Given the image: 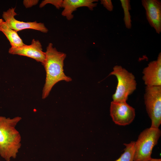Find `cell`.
<instances>
[{"instance_id": "cell-1", "label": "cell", "mask_w": 161, "mask_h": 161, "mask_svg": "<svg viewBox=\"0 0 161 161\" xmlns=\"http://www.w3.org/2000/svg\"><path fill=\"white\" fill-rule=\"evenodd\" d=\"M45 53L46 59L43 65L46 78L42 90L43 99L48 96L53 87L58 82L63 80L69 82L72 80L64 72V61L66 57V54L58 51L53 47L52 43H49Z\"/></svg>"}, {"instance_id": "cell-2", "label": "cell", "mask_w": 161, "mask_h": 161, "mask_svg": "<svg viewBox=\"0 0 161 161\" xmlns=\"http://www.w3.org/2000/svg\"><path fill=\"white\" fill-rule=\"evenodd\" d=\"M21 119L0 116V155L6 161L16 158L21 147V136L16 127Z\"/></svg>"}, {"instance_id": "cell-3", "label": "cell", "mask_w": 161, "mask_h": 161, "mask_svg": "<svg viewBox=\"0 0 161 161\" xmlns=\"http://www.w3.org/2000/svg\"><path fill=\"white\" fill-rule=\"evenodd\" d=\"M161 135L159 128L150 127L141 132L135 142L134 161L150 160L153 149L157 143Z\"/></svg>"}, {"instance_id": "cell-4", "label": "cell", "mask_w": 161, "mask_h": 161, "mask_svg": "<svg viewBox=\"0 0 161 161\" xmlns=\"http://www.w3.org/2000/svg\"><path fill=\"white\" fill-rule=\"evenodd\" d=\"M116 76L118 83L113 101H126L129 96L136 89L137 83L134 75L121 66L116 65L109 75Z\"/></svg>"}, {"instance_id": "cell-5", "label": "cell", "mask_w": 161, "mask_h": 161, "mask_svg": "<svg viewBox=\"0 0 161 161\" xmlns=\"http://www.w3.org/2000/svg\"><path fill=\"white\" fill-rule=\"evenodd\" d=\"M144 99L151 127L158 128L161 124V86H146Z\"/></svg>"}, {"instance_id": "cell-6", "label": "cell", "mask_w": 161, "mask_h": 161, "mask_svg": "<svg viewBox=\"0 0 161 161\" xmlns=\"http://www.w3.org/2000/svg\"><path fill=\"white\" fill-rule=\"evenodd\" d=\"M110 115L116 124L121 126L128 125L134 120L135 112L134 108L126 101H112L110 108Z\"/></svg>"}, {"instance_id": "cell-7", "label": "cell", "mask_w": 161, "mask_h": 161, "mask_svg": "<svg viewBox=\"0 0 161 161\" xmlns=\"http://www.w3.org/2000/svg\"><path fill=\"white\" fill-rule=\"evenodd\" d=\"M15 7L10 8L4 11L2 15L3 20L11 29L17 32L26 29H32L44 33L48 31L44 24L42 23L34 22H24L16 20L15 16L17 15L15 12Z\"/></svg>"}, {"instance_id": "cell-8", "label": "cell", "mask_w": 161, "mask_h": 161, "mask_svg": "<svg viewBox=\"0 0 161 161\" xmlns=\"http://www.w3.org/2000/svg\"><path fill=\"white\" fill-rule=\"evenodd\" d=\"M9 53L27 57L40 62L43 65L46 59L45 52L43 51L42 46L38 40L33 39L29 45L24 44L19 47H11L9 49Z\"/></svg>"}, {"instance_id": "cell-9", "label": "cell", "mask_w": 161, "mask_h": 161, "mask_svg": "<svg viewBox=\"0 0 161 161\" xmlns=\"http://www.w3.org/2000/svg\"><path fill=\"white\" fill-rule=\"evenodd\" d=\"M142 4L150 25L159 34L161 32V1L159 0H142Z\"/></svg>"}, {"instance_id": "cell-10", "label": "cell", "mask_w": 161, "mask_h": 161, "mask_svg": "<svg viewBox=\"0 0 161 161\" xmlns=\"http://www.w3.org/2000/svg\"><path fill=\"white\" fill-rule=\"evenodd\" d=\"M143 79L146 86H161V53L157 60L149 62L143 71Z\"/></svg>"}, {"instance_id": "cell-11", "label": "cell", "mask_w": 161, "mask_h": 161, "mask_svg": "<svg viewBox=\"0 0 161 161\" xmlns=\"http://www.w3.org/2000/svg\"><path fill=\"white\" fill-rule=\"evenodd\" d=\"M97 0H63L62 7L64 10L61 13L62 16L70 20L74 17L73 12L76 10L78 8L86 7L91 10L97 6Z\"/></svg>"}, {"instance_id": "cell-12", "label": "cell", "mask_w": 161, "mask_h": 161, "mask_svg": "<svg viewBox=\"0 0 161 161\" xmlns=\"http://www.w3.org/2000/svg\"><path fill=\"white\" fill-rule=\"evenodd\" d=\"M0 31L6 37L12 47H20L25 44L17 32L9 27L2 18L0 19Z\"/></svg>"}, {"instance_id": "cell-13", "label": "cell", "mask_w": 161, "mask_h": 161, "mask_svg": "<svg viewBox=\"0 0 161 161\" xmlns=\"http://www.w3.org/2000/svg\"><path fill=\"white\" fill-rule=\"evenodd\" d=\"M135 142L132 141L129 143H124L126 146L124 152L115 161H134Z\"/></svg>"}, {"instance_id": "cell-14", "label": "cell", "mask_w": 161, "mask_h": 161, "mask_svg": "<svg viewBox=\"0 0 161 161\" xmlns=\"http://www.w3.org/2000/svg\"><path fill=\"white\" fill-rule=\"evenodd\" d=\"M124 13V21L126 27L130 29L131 27V16L129 12L131 9L129 0H120Z\"/></svg>"}, {"instance_id": "cell-15", "label": "cell", "mask_w": 161, "mask_h": 161, "mask_svg": "<svg viewBox=\"0 0 161 161\" xmlns=\"http://www.w3.org/2000/svg\"><path fill=\"white\" fill-rule=\"evenodd\" d=\"M63 1V0H45L41 1L39 7L41 8L46 4H50L54 5L57 9H59L62 7Z\"/></svg>"}, {"instance_id": "cell-16", "label": "cell", "mask_w": 161, "mask_h": 161, "mask_svg": "<svg viewBox=\"0 0 161 161\" xmlns=\"http://www.w3.org/2000/svg\"><path fill=\"white\" fill-rule=\"evenodd\" d=\"M100 3L108 11H111L113 10V6L111 0H101Z\"/></svg>"}, {"instance_id": "cell-17", "label": "cell", "mask_w": 161, "mask_h": 161, "mask_svg": "<svg viewBox=\"0 0 161 161\" xmlns=\"http://www.w3.org/2000/svg\"><path fill=\"white\" fill-rule=\"evenodd\" d=\"M39 1L37 0H24L23 3L26 8H28L35 5L38 4Z\"/></svg>"}, {"instance_id": "cell-18", "label": "cell", "mask_w": 161, "mask_h": 161, "mask_svg": "<svg viewBox=\"0 0 161 161\" xmlns=\"http://www.w3.org/2000/svg\"><path fill=\"white\" fill-rule=\"evenodd\" d=\"M148 161H161V159L151 158V159Z\"/></svg>"}]
</instances>
